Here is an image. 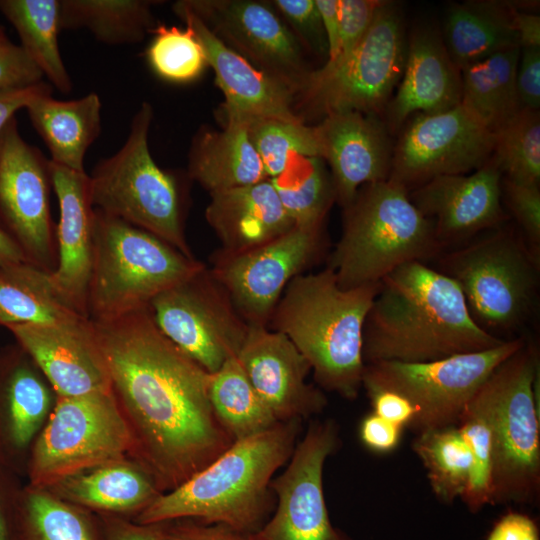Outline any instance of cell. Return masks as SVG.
<instances>
[{"label": "cell", "instance_id": "35", "mask_svg": "<svg viewBox=\"0 0 540 540\" xmlns=\"http://www.w3.org/2000/svg\"><path fill=\"white\" fill-rule=\"evenodd\" d=\"M0 12L43 76L60 92L69 93L72 81L58 45L60 0H0Z\"/></svg>", "mask_w": 540, "mask_h": 540}, {"label": "cell", "instance_id": "42", "mask_svg": "<svg viewBox=\"0 0 540 540\" xmlns=\"http://www.w3.org/2000/svg\"><path fill=\"white\" fill-rule=\"evenodd\" d=\"M457 428L472 455L468 486L461 496L470 512L476 513L492 498V436L486 409L477 392L463 410Z\"/></svg>", "mask_w": 540, "mask_h": 540}, {"label": "cell", "instance_id": "41", "mask_svg": "<svg viewBox=\"0 0 540 540\" xmlns=\"http://www.w3.org/2000/svg\"><path fill=\"white\" fill-rule=\"evenodd\" d=\"M244 121L270 179L283 172L291 154L320 157L315 126L273 118H248Z\"/></svg>", "mask_w": 540, "mask_h": 540}, {"label": "cell", "instance_id": "47", "mask_svg": "<svg viewBox=\"0 0 540 540\" xmlns=\"http://www.w3.org/2000/svg\"><path fill=\"white\" fill-rule=\"evenodd\" d=\"M43 74L20 45H0V89L20 88L42 81Z\"/></svg>", "mask_w": 540, "mask_h": 540}, {"label": "cell", "instance_id": "1", "mask_svg": "<svg viewBox=\"0 0 540 540\" xmlns=\"http://www.w3.org/2000/svg\"><path fill=\"white\" fill-rule=\"evenodd\" d=\"M91 323L159 490L179 486L234 442L211 405V374L161 332L149 306Z\"/></svg>", "mask_w": 540, "mask_h": 540}, {"label": "cell", "instance_id": "4", "mask_svg": "<svg viewBox=\"0 0 540 540\" xmlns=\"http://www.w3.org/2000/svg\"><path fill=\"white\" fill-rule=\"evenodd\" d=\"M379 287L343 289L329 267L298 275L286 286L267 327L289 338L321 390L355 400L365 367L364 323Z\"/></svg>", "mask_w": 540, "mask_h": 540}, {"label": "cell", "instance_id": "9", "mask_svg": "<svg viewBox=\"0 0 540 540\" xmlns=\"http://www.w3.org/2000/svg\"><path fill=\"white\" fill-rule=\"evenodd\" d=\"M150 103L134 114L123 146L101 160L89 175L94 208L145 230L189 258H195L183 226L182 203L174 174L154 161L148 144Z\"/></svg>", "mask_w": 540, "mask_h": 540}, {"label": "cell", "instance_id": "3", "mask_svg": "<svg viewBox=\"0 0 540 540\" xmlns=\"http://www.w3.org/2000/svg\"><path fill=\"white\" fill-rule=\"evenodd\" d=\"M301 422H278L261 433L234 441L199 472L167 493H160L134 521L149 525L191 519L257 532L274 510L271 481L289 460Z\"/></svg>", "mask_w": 540, "mask_h": 540}, {"label": "cell", "instance_id": "45", "mask_svg": "<svg viewBox=\"0 0 540 540\" xmlns=\"http://www.w3.org/2000/svg\"><path fill=\"white\" fill-rule=\"evenodd\" d=\"M501 197L533 253L540 256V188L502 177Z\"/></svg>", "mask_w": 540, "mask_h": 540}, {"label": "cell", "instance_id": "20", "mask_svg": "<svg viewBox=\"0 0 540 540\" xmlns=\"http://www.w3.org/2000/svg\"><path fill=\"white\" fill-rule=\"evenodd\" d=\"M237 358L278 422L303 421L326 408L324 392L307 382L308 361L284 334L249 326Z\"/></svg>", "mask_w": 540, "mask_h": 540}, {"label": "cell", "instance_id": "46", "mask_svg": "<svg viewBox=\"0 0 540 540\" xmlns=\"http://www.w3.org/2000/svg\"><path fill=\"white\" fill-rule=\"evenodd\" d=\"M381 0H339V42L335 58L323 69L342 63L367 32Z\"/></svg>", "mask_w": 540, "mask_h": 540}, {"label": "cell", "instance_id": "7", "mask_svg": "<svg viewBox=\"0 0 540 540\" xmlns=\"http://www.w3.org/2000/svg\"><path fill=\"white\" fill-rule=\"evenodd\" d=\"M204 266L153 234L94 208L88 319L108 321L147 307Z\"/></svg>", "mask_w": 540, "mask_h": 540}, {"label": "cell", "instance_id": "12", "mask_svg": "<svg viewBox=\"0 0 540 540\" xmlns=\"http://www.w3.org/2000/svg\"><path fill=\"white\" fill-rule=\"evenodd\" d=\"M524 342L518 337L488 350L428 362L365 364L362 388L391 391L407 399L416 412L408 429L416 435L457 426L480 386Z\"/></svg>", "mask_w": 540, "mask_h": 540}, {"label": "cell", "instance_id": "51", "mask_svg": "<svg viewBox=\"0 0 540 540\" xmlns=\"http://www.w3.org/2000/svg\"><path fill=\"white\" fill-rule=\"evenodd\" d=\"M366 393L373 413L403 429H408L416 412L407 399L395 392L385 390H372Z\"/></svg>", "mask_w": 540, "mask_h": 540}, {"label": "cell", "instance_id": "48", "mask_svg": "<svg viewBox=\"0 0 540 540\" xmlns=\"http://www.w3.org/2000/svg\"><path fill=\"white\" fill-rule=\"evenodd\" d=\"M163 540H256L253 533L191 519L163 523Z\"/></svg>", "mask_w": 540, "mask_h": 540}, {"label": "cell", "instance_id": "50", "mask_svg": "<svg viewBox=\"0 0 540 540\" xmlns=\"http://www.w3.org/2000/svg\"><path fill=\"white\" fill-rule=\"evenodd\" d=\"M403 430L402 427L372 412L362 419L359 426V437L369 450L383 454L398 447Z\"/></svg>", "mask_w": 540, "mask_h": 540}, {"label": "cell", "instance_id": "39", "mask_svg": "<svg viewBox=\"0 0 540 540\" xmlns=\"http://www.w3.org/2000/svg\"><path fill=\"white\" fill-rule=\"evenodd\" d=\"M412 448L436 498L445 504L461 498L470 480L472 455L457 426L419 433Z\"/></svg>", "mask_w": 540, "mask_h": 540}, {"label": "cell", "instance_id": "53", "mask_svg": "<svg viewBox=\"0 0 540 540\" xmlns=\"http://www.w3.org/2000/svg\"><path fill=\"white\" fill-rule=\"evenodd\" d=\"M486 540H540L535 521L520 512H507L490 530Z\"/></svg>", "mask_w": 540, "mask_h": 540}, {"label": "cell", "instance_id": "31", "mask_svg": "<svg viewBox=\"0 0 540 540\" xmlns=\"http://www.w3.org/2000/svg\"><path fill=\"white\" fill-rule=\"evenodd\" d=\"M55 486L65 500L110 516H137L160 494L149 472L119 460L67 477Z\"/></svg>", "mask_w": 540, "mask_h": 540}, {"label": "cell", "instance_id": "22", "mask_svg": "<svg viewBox=\"0 0 540 540\" xmlns=\"http://www.w3.org/2000/svg\"><path fill=\"white\" fill-rule=\"evenodd\" d=\"M314 126L320 158L330 167L335 200L342 208L363 185L389 178L393 145L382 117L341 111Z\"/></svg>", "mask_w": 540, "mask_h": 540}, {"label": "cell", "instance_id": "10", "mask_svg": "<svg viewBox=\"0 0 540 540\" xmlns=\"http://www.w3.org/2000/svg\"><path fill=\"white\" fill-rule=\"evenodd\" d=\"M406 49L400 4L381 0L350 55L333 68L310 73L297 95L298 116L304 121L305 114L358 111L382 117L402 77Z\"/></svg>", "mask_w": 540, "mask_h": 540}, {"label": "cell", "instance_id": "44", "mask_svg": "<svg viewBox=\"0 0 540 540\" xmlns=\"http://www.w3.org/2000/svg\"><path fill=\"white\" fill-rule=\"evenodd\" d=\"M302 47L328 57V44L315 0H274L270 2Z\"/></svg>", "mask_w": 540, "mask_h": 540}, {"label": "cell", "instance_id": "57", "mask_svg": "<svg viewBox=\"0 0 540 540\" xmlns=\"http://www.w3.org/2000/svg\"><path fill=\"white\" fill-rule=\"evenodd\" d=\"M320 12L327 44L328 57L326 62L332 61L338 50L339 42V0H315Z\"/></svg>", "mask_w": 540, "mask_h": 540}, {"label": "cell", "instance_id": "32", "mask_svg": "<svg viewBox=\"0 0 540 540\" xmlns=\"http://www.w3.org/2000/svg\"><path fill=\"white\" fill-rule=\"evenodd\" d=\"M86 318L52 285L49 273L28 262L0 266V326L59 324Z\"/></svg>", "mask_w": 540, "mask_h": 540}, {"label": "cell", "instance_id": "6", "mask_svg": "<svg viewBox=\"0 0 540 540\" xmlns=\"http://www.w3.org/2000/svg\"><path fill=\"white\" fill-rule=\"evenodd\" d=\"M439 258L441 273L454 280L473 321L507 341L533 313L539 285V256L509 222L477 235Z\"/></svg>", "mask_w": 540, "mask_h": 540}, {"label": "cell", "instance_id": "37", "mask_svg": "<svg viewBox=\"0 0 540 540\" xmlns=\"http://www.w3.org/2000/svg\"><path fill=\"white\" fill-rule=\"evenodd\" d=\"M14 540H104L97 525L78 507L30 487L21 491L14 515Z\"/></svg>", "mask_w": 540, "mask_h": 540}, {"label": "cell", "instance_id": "28", "mask_svg": "<svg viewBox=\"0 0 540 540\" xmlns=\"http://www.w3.org/2000/svg\"><path fill=\"white\" fill-rule=\"evenodd\" d=\"M517 5L478 0L448 6L440 32L451 60L460 71L499 52L520 48L513 25Z\"/></svg>", "mask_w": 540, "mask_h": 540}, {"label": "cell", "instance_id": "8", "mask_svg": "<svg viewBox=\"0 0 540 540\" xmlns=\"http://www.w3.org/2000/svg\"><path fill=\"white\" fill-rule=\"evenodd\" d=\"M539 355L526 340L477 390L491 426V504H536L540 495Z\"/></svg>", "mask_w": 540, "mask_h": 540}, {"label": "cell", "instance_id": "25", "mask_svg": "<svg viewBox=\"0 0 540 540\" xmlns=\"http://www.w3.org/2000/svg\"><path fill=\"white\" fill-rule=\"evenodd\" d=\"M51 162V161H50ZM51 181L58 206L55 228L57 266L49 278L61 298L87 316V293L93 254V211L89 175L51 162Z\"/></svg>", "mask_w": 540, "mask_h": 540}, {"label": "cell", "instance_id": "34", "mask_svg": "<svg viewBox=\"0 0 540 540\" xmlns=\"http://www.w3.org/2000/svg\"><path fill=\"white\" fill-rule=\"evenodd\" d=\"M157 1L60 0L61 29H86L109 45L135 44L158 25L152 14Z\"/></svg>", "mask_w": 540, "mask_h": 540}, {"label": "cell", "instance_id": "36", "mask_svg": "<svg viewBox=\"0 0 540 540\" xmlns=\"http://www.w3.org/2000/svg\"><path fill=\"white\" fill-rule=\"evenodd\" d=\"M209 396L216 417L233 441L261 433L278 423L237 356L227 359L211 374Z\"/></svg>", "mask_w": 540, "mask_h": 540}, {"label": "cell", "instance_id": "30", "mask_svg": "<svg viewBox=\"0 0 540 540\" xmlns=\"http://www.w3.org/2000/svg\"><path fill=\"white\" fill-rule=\"evenodd\" d=\"M50 94L32 99L25 107L32 126L50 152V161L85 172L88 148L101 133V100L91 92L79 99L61 101Z\"/></svg>", "mask_w": 540, "mask_h": 540}, {"label": "cell", "instance_id": "15", "mask_svg": "<svg viewBox=\"0 0 540 540\" xmlns=\"http://www.w3.org/2000/svg\"><path fill=\"white\" fill-rule=\"evenodd\" d=\"M51 162L27 143L11 118L0 133V225L26 261L47 273L57 266L50 212Z\"/></svg>", "mask_w": 540, "mask_h": 540}, {"label": "cell", "instance_id": "52", "mask_svg": "<svg viewBox=\"0 0 540 540\" xmlns=\"http://www.w3.org/2000/svg\"><path fill=\"white\" fill-rule=\"evenodd\" d=\"M101 525L104 540H163V523L145 525L102 515Z\"/></svg>", "mask_w": 540, "mask_h": 540}, {"label": "cell", "instance_id": "5", "mask_svg": "<svg viewBox=\"0 0 540 540\" xmlns=\"http://www.w3.org/2000/svg\"><path fill=\"white\" fill-rule=\"evenodd\" d=\"M442 252L432 222L409 191L386 179L363 185L343 207L342 233L327 267L341 288L351 289L380 283L399 266Z\"/></svg>", "mask_w": 540, "mask_h": 540}, {"label": "cell", "instance_id": "56", "mask_svg": "<svg viewBox=\"0 0 540 540\" xmlns=\"http://www.w3.org/2000/svg\"><path fill=\"white\" fill-rule=\"evenodd\" d=\"M519 47H540V17L529 4H518L513 17Z\"/></svg>", "mask_w": 540, "mask_h": 540}, {"label": "cell", "instance_id": "14", "mask_svg": "<svg viewBox=\"0 0 540 540\" xmlns=\"http://www.w3.org/2000/svg\"><path fill=\"white\" fill-rule=\"evenodd\" d=\"M323 227L293 226L247 251L216 250L209 268L249 326L268 322L289 282L314 266L326 247Z\"/></svg>", "mask_w": 540, "mask_h": 540}, {"label": "cell", "instance_id": "43", "mask_svg": "<svg viewBox=\"0 0 540 540\" xmlns=\"http://www.w3.org/2000/svg\"><path fill=\"white\" fill-rule=\"evenodd\" d=\"M146 51L153 71L162 79L174 83H188L197 79L207 59L194 32L176 26L157 25Z\"/></svg>", "mask_w": 540, "mask_h": 540}, {"label": "cell", "instance_id": "55", "mask_svg": "<svg viewBox=\"0 0 540 540\" xmlns=\"http://www.w3.org/2000/svg\"><path fill=\"white\" fill-rule=\"evenodd\" d=\"M12 474L0 465V540H14V515L21 491Z\"/></svg>", "mask_w": 540, "mask_h": 540}, {"label": "cell", "instance_id": "19", "mask_svg": "<svg viewBox=\"0 0 540 540\" xmlns=\"http://www.w3.org/2000/svg\"><path fill=\"white\" fill-rule=\"evenodd\" d=\"M502 173L490 159L467 174L435 177L409 191L443 248L459 247L509 221L501 197Z\"/></svg>", "mask_w": 540, "mask_h": 540}, {"label": "cell", "instance_id": "54", "mask_svg": "<svg viewBox=\"0 0 540 540\" xmlns=\"http://www.w3.org/2000/svg\"><path fill=\"white\" fill-rule=\"evenodd\" d=\"M50 93L51 86L43 81L27 87L0 89V133L18 110L35 97Z\"/></svg>", "mask_w": 540, "mask_h": 540}, {"label": "cell", "instance_id": "17", "mask_svg": "<svg viewBox=\"0 0 540 540\" xmlns=\"http://www.w3.org/2000/svg\"><path fill=\"white\" fill-rule=\"evenodd\" d=\"M400 130L388 179L408 191L438 176L471 173L493 152L494 133L462 103L415 114Z\"/></svg>", "mask_w": 540, "mask_h": 540}, {"label": "cell", "instance_id": "16", "mask_svg": "<svg viewBox=\"0 0 540 540\" xmlns=\"http://www.w3.org/2000/svg\"><path fill=\"white\" fill-rule=\"evenodd\" d=\"M340 445L335 420L309 423L285 469L271 481L275 507L253 533L256 540H352L332 524L323 490L325 462Z\"/></svg>", "mask_w": 540, "mask_h": 540}, {"label": "cell", "instance_id": "40", "mask_svg": "<svg viewBox=\"0 0 540 540\" xmlns=\"http://www.w3.org/2000/svg\"><path fill=\"white\" fill-rule=\"evenodd\" d=\"M491 159L503 177L521 184L539 185V110L521 109L494 133Z\"/></svg>", "mask_w": 540, "mask_h": 540}, {"label": "cell", "instance_id": "21", "mask_svg": "<svg viewBox=\"0 0 540 540\" xmlns=\"http://www.w3.org/2000/svg\"><path fill=\"white\" fill-rule=\"evenodd\" d=\"M32 358L59 397L111 390L102 353L88 318L59 324L5 327Z\"/></svg>", "mask_w": 540, "mask_h": 540}, {"label": "cell", "instance_id": "18", "mask_svg": "<svg viewBox=\"0 0 540 540\" xmlns=\"http://www.w3.org/2000/svg\"><path fill=\"white\" fill-rule=\"evenodd\" d=\"M229 48L297 91L310 69L304 48L270 2L181 0Z\"/></svg>", "mask_w": 540, "mask_h": 540}, {"label": "cell", "instance_id": "38", "mask_svg": "<svg viewBox=\"0 0 540 540\" xmlns=\"http://www.w3.org/2000/svg\"><path fill=\"white\" fill-rule=\"evenodd\" d=\"M270 180L295 226L323 227L336 200L332 177L322 158L291 154L283 172Z\"/></svg>", "mask_w": 540, "mask_h": 540}, {"label": "cell", "instance_id": "33", "mask_svg": "<svg viewBox=\"0 0 540 540\" xmlns=\"http://www.w3.org/2000/svg\"><path fill=\"white\" fill-rule=\"evenodd\" d=\"M520 48L494 54L461 70V103L492 133L522 108L516 88Z\"/></svg>", "mask_w": 540, "mask_h": 540}, {"label": "cell", "instance_id": "23", "mask_svg": "<svg viewBox=\"0 0 540 540\" xmlns=\"http://www.w3.org/2000/svg\"><path fill=\"white\" fill-rule=\"evenodd\" d=\"M172 8L203 47L207 64L225 97V118L304 122L296 112L297 91L293 87L256 68L229 48L181 0Z\"/></svg>", "mask_w": 540, "mask_h": 540}, {"label": "cell", "instance_id": "29", "mask_svg": "<svg viewBox=\"0 0 540 540\" xmlns=\"http://www.w3.org/2000/svg\"><path fill=\"white\" fill-rule=\"evenodd\" d=\"M188 176L209 193L270 179L242 119L226 117L221 131H205L193 140Z\"/></svg>", "mask_w": 540, "mask_h": 540}, {"label": "cell", "instance_id": "11", "mask_svg": "<svg viewBox=\"0 0 540 540\" xmlns=\"http://www.w3.org/2000/svg\"><path fill=\"white\" fill-rule=\"evenodd\" d=\"M133 434L111 390L59 397L28 459L31 486L43 488L120 460Z\"/></svg>", "mask_w": 540, "mask_h": 540}, {"label": "cell", "instance_id": "49", "mask_svg": "<svg viewBox=\"0 0 540 540\" xmlns=\"http://www.w3.org/2000/svg\"><path fill=\"white\" fill-rule=\"evenodd\" d=\"M516 88L522 109L540 108V47H521L517 69Z\"/></svg>", "mask_w": 540, "mask_h": 540}, {"label": "cell", "instance_id": "2", "mask_svg": "<svg viewBox=\"0 0 540 540\" xmlns=\"http://www.w3.org/2000/svg\"><path fill=\"white\" fill-rule=\"evenodd\" d=\"M504 342L477 326L454 280L413 261L380 281L364 323L362 355L365 364L418 363L484 351Z\"/></svg>", "mask_w": 540, "mask_h": 540}, {"label": "cell", "instance_id": "27", "mask_svg": "<svg viewBox=\"0 0 540 540\" xmlns=\"http://www.w3.org/2000/svg\"><path fill=\"white\" fill-rule=\"evenodd\" d=\"M205 217L220 249L230 253L255 248L295 226L270 179L210 193Z\"/></svg>", "mask_w": 540, "mask_h": 540}, {"label": "cell", "instance_id": "13", "mask_svg": "<svg viewBox=\"0 0 540 540\" xmlns=\"http://www.w3.org/2000/svg\"><path fill=\"white\" fill-rule=\"evenodd\" d=\"M149 309L161 332L210 374L237 356L249 329L206 266L157 295Z\"/></svg>", "mask_w": 540, "mask_h": 540}, {"label": "cell", "instance_id": "26", "mask_svg": "<svg viewBox=\"0 0 540 540\" xmlns=\"http://www.w3.org/2000/svg\"><path fill=\"white\" fill-rule=\"evenodd\" d=\"M54 389L16 343L0 350V465L15 472L51 410ZM57 396V395H56Z\"/></svg>", "mask_w": 540, "mask_h": 540}, {"label": "cell", "instance_id": "24", "mask_svg": "<svg viewBox=\"0 0 540 540\" xmlns=\"http://www.w3.org/2000/svg\"><path fill=\"white\" fill-rule=\"evenodd\" d=\"M461 97V71L451 60L440 30L430 24L414 27L402 77L382 115L389 132L400 131L415 114L451 109L461 103Z\"/></svg>", "mask_w": 540, "mask_h": 540}, {"label": "cell", "instance_id": "59", "mask_svg": "<svg viewBox=\"0 0 540 540\" xmlns=\"http://www.w3.org/2000/svg\"><path fill=\"white\" fill-rule=\"evenodd\" d=\"M8 40L5 32H4V29L2 27H0V45L6 43Z\"/></svg>", "mask_w": 540, "mask_h": 540}, {"label": "cell", "instance_id": "58", "mask_svg": "<svg viewBox=\"0 0 540 540\" xmlns=\"http://www.w3.org/2000/svg\"><path fill=\"white\" fill-rule=\"evenodd\" d=\"M27 262L19 245L0 225V266Z\"/></svg>", "mask_w": 540, "mask_h": 540}]
</instances>
